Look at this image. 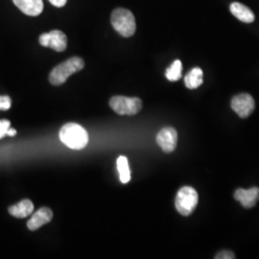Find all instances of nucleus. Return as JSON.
I'll return each instance as SVG.
<instances>
[{
  "mask_svg": "<svg viewBox=\"0 0 259 259\" xmlns=\"http://www.w3.org/2000/svg\"><path fill=\"white\" fill-rule=\"evenodd\" d=\"M157 144L165 153H172L177 147L178 133L172 127H166L159 131L157 136Z\"/></svg>",
  "mask_w": 259,
  "mask_h": 259,
  "instance_id": "6e6552de",
  "label": "nucleus"
},
{
  "mask_svg": "<svg viewBox=\"0 0 259 259\" xmlns=\"http://www.w3.org/2000/svg\"><path fill=\"white\" fill-rule=\"evenodd\" d=\"M216 259H234L235 258V255L234 253L232 251H229V250H223L221 252H219L216 256Z\"/></svg>",
  "mask_w": 259,
  "mask_h": 259,
  "instance_id": "6ab92c4d",
  "label": "nucleus"
},
{
  "mask_svg": "<svg viewBox=\"0 0 259 259\" xmlns=\"http://www.w3.org/2000/svg\"><path fill=\"white\" fill-rule=\"evenodd\" d=\"M204 82V73L200 67L191 69L185 77V83L187 89L195 90L198 89Z\"/></svg>",
  "mask_w": 259,
  "mask_h": 259,
  "instance_id": "4468645a",
  "label": "nucleus"
},
{
  "mask_svg": "<svg viewBox=\"0 0 259 259\" xmlns=\"http://www.w3.org/2000/svg\"><path fill=\"white\" fill-rule=\"evenodd\" d=\"M10 127L11 123L9 120H0V139L7 136Z\"/></svg>",
  "mask_w": 259,
  "mask_h": 259,
  "instance_id": "f3484780",
  "label": "nucleus"
},
{
  "mask_svg": "<svg viewBox=\"0 0 259 259\" xmlns=\"http://www.w3.org/2000/svg\"><path fill=\"white\" fill-rule=\"evenodd\" d=\"M110 106L120 115H135L142 109V101L138 97L113 96L110 100Z\"/></svg>",
  "mask_w": 259,
  "mask_h": 259,
  "instance_id": "39448f33",
  "label": "nucleus"
},
{
  "mask_svg": "<svg viewBox=\"0 0 259 259\" xmlns=\"http://www.w3.org/2000/svg\"><path fill=\"white\" fill-rule=\"evenodd\" d=\"M16 135H17V131L15 129H11V128H10L7 136H9V137H15Z\"/></svg>",
  "mask_w": 259,
  "mask_h": 259,
  "instance_id": "412c9836",
  "label": "nucleus"
},
{
  "mask_svg": "<svg viewBox=\"0 0 259 259\" xmlns=\"http://www.w3.org/2000/svg\"><path fill=\"white\" fill-rule=\"evenodd\" d=\"M231 12L232 15L245 23H251L254 20V15L247 6L239 2H233L231 4Z\"/></svg>",
  "mask_w": 259,
  "mask_h": 259,
  "instance_id": "f8f14e48",
  "label": "nucleus"
},
{
  "mask_svg": "<svg viewBox=\"0 0 259 259\" xmlns=\"http://www.w3.org/2000/svg\"><path fill=\"white\" fill-rule=\"evenodd\" d=\"M34 211V204L30 200H23L19 204L10 206L9 213L16 218H25Z\"/></svg>",
  "mask_w": 259,
  "mask_h": 259,
  "instance_id": "ddd939ff",
  "label": "nucleus"
},
{
  "mask_svg": "<svg viewBox=\"0 0 259 259\" xmlns=\"http://www.w3.org/2000/svg\"><path fill=\"white\" fill-rule=\"evenodd\" d=\"M60 139L68 148L81 150L89 143V134L81 125L68 123L60 131Z\"/></svg>",
  "mask_w": 259,
  "mask_h": 259,
  "instance_id": "f257e3e1",
  "label": "nucleus"
},
{
  "mask_svg": "<svg viewBox=\"0 0 259 259\" xmlns=\"http://www.w3.org/2000/svg\"><path fill=\"white\" fill-rule=\"evenodd\" d=\"M15 5L23 14L30 17H37L44 11L42 0H13Z\"/></svg>",
  "mask_w": 259,
  "mask_h": 259,
  "instance_id": "9b49d317",
  "label": "nucleus"
},
{
  "mask_svg": "<svg viewBox=\"0 0 259 259\" xmlns=\"http://www.w3.org/2000/svg\"><path fill=\"white\" fill-rule=\"evenodd\" d=\"M199 202V195L193 187L184 186L182 187L175 200L177 210L183 216H189L194 211Z\"/></svg>",
  "mask_w": 259,
  "mask_h": 259,
  "instance_id": "20e7f679",
  "label": "nucleus"
},
{
  "mask_svg": "<svg viewBox=\"0 0 259 259\" xmlns=\"http://www.w3.org/2000/svg\"><path fill=\"white\" fill-rule=\"evenodd\" d=\"M232 109L241 118H247L254 111L255 103L251 95L248 93H241L234 96L232 100Z\"/></svg>",
  "mask_w": 259,
  "mask_h": 259,
  "instance_id": "0eeeda50",
  "label": "nucleus"
},
{
  "mask_svg": "<svg viewBox=\"0 0 259 259\" xmlns=\"http://www.w3.org/2000/svg\"><path fill=\"white\" fill-rule=\"evenodd\" d=\"M83 67L84 62L82 58L72 57L53 68L49 75V82L53 85H61L66 82L70 75L81 71Z\"/></svg>",
  "mask_w": 259,
  "mask_h": 259,
  "instance_id": "f03ea898",
  "label": "nucleus"
},
{
  "mask_svg": "<svg viewBox=\"0 0 259 259\" xmlns=\"http://www.w3.org/2000/svg\"><path fill=\"white\" fill-rule=\"evenodd\" d=\"M39 44L42 47L52 48L58 52H63L67 47V37L62 31L53 30L40 35Z\"/></svg>",
  "mask_w": 259,
  "mask_h": 259,
  "instance_id": "423d86ee",
  "label": "nucleus"
},
{
  "mask_svg": "<svg viewBox=\"0 0 259 259\" xmlns=\"http://www.w3.org/2000/svg\"><path fill=\"white\" fill-rule=\"evenodd\" d=\"M49 2L52 4V5H54L55 7H58V8H61V7H64L65 4H66V2H67V0H49Z\"/></svg>",
  "mask_w": 259,
  "mask_h": 259,
  "instance_id": "aec40b11",
  "label": "nucleus"
},
{
  "mask_svg": "<svg viewBox=\"0 0 259 259\" xmlns=\"http://www.w3.org/2000/svg\"><path fill=\"white\" fill-rule=\"evenodd\" d=\"M111 25L122 37H132L137 29L136 19L133 13L124 8H117L111 14Z\"/></svg>",
  "mask_w": 259,
  "mask_h": 259,
  "instance_id": "7ed1b4c3",
  "label": "nucleus"
},
{
  "mask_svg": "<svg viewBox=\"0 0 259 259\" xmlns=\"http://www.w3.org/2000/svg\"><path fill=\"white\" fill-rule=\"evenodd\" d=\"M53 218V212L50 208L41 207L37 211L33 214L27 222L28 229L30 231H37L40 227L50 222Z\"/></svg>",
  "mask_w": 259,
  "mask_h": 259,
  "instance_id": "9d476101",
  "label": "nucleus"
},
{
  "mask_svg": "<svg viewBox=\"0 0 259 259\" xmlns=\"http://www.w3.org/2000/svg\"><path fill=\"white\" fill-rule=\"evenodd\" d=\"M182 72H183V64L180 60H176L167 68L165 76L169 81L176 82L182 78Z\"/></svg>",
  "mask_w": 259,
  "mask_h": 259,
  "instance_id": "dca6fc26",
  "label": "nucleus"
},
{
  "mask_svg": "<svg viewBox=\"0 0 259 259\" xmlns=\"http://www.w3.org/2000/svg\"><path fill=\"white\" fill-rule=\"evenodd\" d=\"M235 200L239 201L245 208L253 207L259 200L258 187H251L250 189L239 188L234 193Z\"/></svg>",
  "mask_w": 259,
  "mask_h": 259,
  "instance_id": "1a4fd4ad",
  "label": "nucleus"
},
{
  "mask_svg": "<svg viewBox=\"0 0 259 259\" xmlns=\"http://www.w3.org/2000/svg\"><path fill=\"white\" fill-rule=\"evenodd\" d=\"M117 169L119 172L121 183L128 184L131 181V172L127 157L121 156L117 158Z\"/></svg>",
  "mask_w": 259,
  "mask_h": 259,
  "instance_id": "2eb2a0df",
  "label": "nucleus"
},
{
  "mask_svg": "<svg viewBox=\"0 0 259 259\" xmlns=\"http://www.w3.org/2000/svg\"><path fill=\"white\" fill-rule=\"evenodd\" d=\"M11 105H12V101L9 96H6V95L0 96V110L7 111L11 108Z\"/></svg>",
  "mask_w": 259,
  "mask_h": 259,
  "instance_id": "a211bd4d",
  "label": "nucleus"
}]
</instances>
